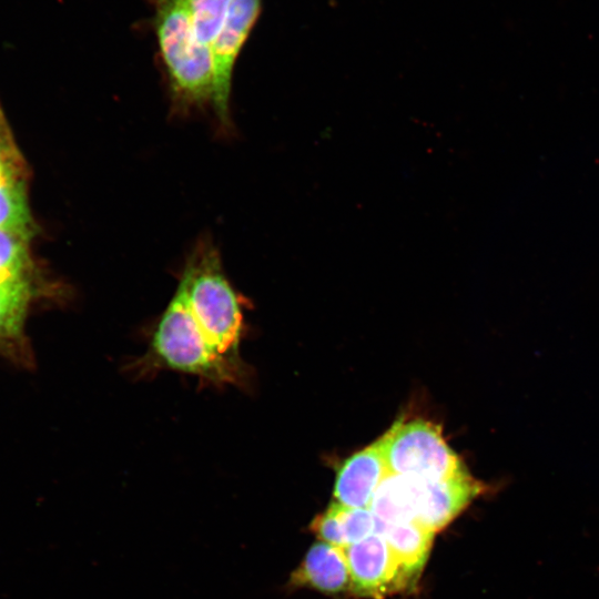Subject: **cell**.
Masks as SVG:
<instances>
[{"mask_svg": "<svg viewBox=\"0 0 599 599\" xmlns=\"http://www.w3.org/2000/svg\"><path fill=\"white\" fill-rule=\"evenodd\" d=\"M244 300L229 281L216 246L201 240L189 255L176 290L152 324L145 351L125 370L136 379L171 370L215 388L252 386L244 361Z\"/></svg>", "mask_w": 599, "mask_h": 599, "instance_id": "1", "label": "cell"}, {"mask_svg": "<svg viewBox=\"0 0 599 599\" xmlns=\"http://www.w3.org/2000/svg\"><path fill=\"white\" fill-rule=\"evenodd\" d=\"M484 489L467 467L440 480L389 474L375 491L369 508L384 522L414 521L435 532L448 525Z\"/></svg>", "mask_w": 599, "mask_h": 599, "instance_id": "2", "label": "cell"}, {"mask_svg": "<svg viewBox=\"0 0 599 599\" xmlns=\"http://www.w3.org/2000/svg\"><path fill=\"white\" fill-rule=\"evenodd\" d=\"M155 33L175 109L183 112L212 103L211 49L195 37L183 0H159Z\"/></svg>", "mask_w": 599, "mask_h": 599, "instance_id": "3", "label": "cell"}, {"mask_svg": "<svg viewBox=\"0 0 599 599\" xmlns=\"http://www.w3.org/2000/svg\"><path fill=\"white\" fill-rule=\"evenodd\" d=\"M382 437L389 474L440 480L466 467L432 422L397 420Z\"/></svg>", "mask_w": 599, "mask_h": 599, "instance_id": "4", "label": "cell"}, {"mask_svg": "<svg viewBox=\"0 0 599 599\" xmlns=\"http://www.w3.org/2000/svg\"><path fill=\"white\" fill-rule=\"evenodd\" d=\"M262 8V0H232L225 22L211 44L214 72L212 105L219 124L229 130L230 95L235 61L254 27Z\"/></svg>", "mask_w": 599, "mask_h": 599, "instance_id": "5", "label": "cell"}, {"mask_svg": "<svg viewBox=\"0 0 599 599\" xmlns=\"http://www.w3.org/2000/svg\"><path fill=\"white\" fill-rule=\"evenodd\" d=\"M351 589L361 597L384 598L410 588L415 582L405 572L379 534L344 548Z\"/></svg>", "mask_w": 599, "mask_h": 599, "instance_id": "6", "label": "cell"}, {"mask_svg": "<svg viewBox=\"0 0 599 599\" xmlns=\"http://www.w3.org/2000/svg\"><path fill=\"white\" fill-rule=\"evenodd\" d=\"M389 475L383 437L346 458L338 467L335 502L352 508H369L375 491Z\"/></svg>", "mask_w": 599, "mask_h": 599, "instance_id": "7", "label": "cell"}, {"mask_svg": "<svg viewBox=\"0 0 599 599\" xmlns=\"http://www.w3.org/2000/svg\"><path fill=\"white\" fill-rule=\"evenodd\" d=\"M351 586L344 548L327 542L313 545L300 566L291 573L287 589L302 587L335 593Z\"/></svg>", "mask_w": 599, "mask_h": 599, "instance_id": "8", "label": "cell"}, {"mask_svg": "<svg viewBox=\"0 0 599 599\" xmlns=\"http://www.w3.org/2000/svg\"><path fill=\"white\" fill-rule=\"evenodd\" d=\"M377 518L370 508H352L332 502L309 529L324 542L346 548L376 531Z\"/></svg>", "mask_w": 599, "mask_h": 599, "instance_id": "9", "label": "cell"}, {"mask_svg": "<svg viewBox=\"0 0 599 599\" xmlns=\"http://www.w3.org/2000/svg\"><path fill=\"white\" fill-rule=\"evenodd\" d=\"M375 534L385 538L399 565L416 582L428 558L435 532L418 522H384L377 518Z\"/></svg>", "mask_w": 599, "mask_h": 599, "instance_id": "10", "label": "cell"}, {"mask_svg": "<svg viewBox=\"0 0 599 599\" xmlns=\"http://www.w3.org/2000/svg\"><path fill=\"white\" fill-rule=\"evenodd\" d=\"M0 230L30 240L34 225L29 211L24 180L0 183Z\"/></svg>", "mask_w": 599, "mask_h": 599, "instance_id": "11", "label": "cell"}, {"mask_svg": "<svg viewBox=\"0 0 599 599\" xmlns=\"http://www.w3.org/2000/svg\"><path fill=\"white\" fill-rule=\"evenodd\" d=\"M32 294L30 282L0 285V343L21 335Z\"/></svg>", "mask_w": 599, "mask_h": 599, "instance_id": "12", "label": "cell"}, {"mask_svg": "<svg viewBox=\"0 0 599 599\" xmlns=\"http://www.w3.org/2000/svg\"><path fill=\"white\" fill-rule=\"evenodd\" d=\"M29 238L0 230V285L30 282Z\"/></svg>", "mask_w": 599, "mask_h": 599, "instance_id": "13", "label": "cell"}, {"mask_svg": "<svg viewBox=\"0 0 599 599\" xmlns=\"http://www.w3.org/2000/svg\"><path fill=\"white\" fill-rule=\"evenodd\" d=\"M197 40L211 47L227 17L232 0H183Z\"/></svg>", "mask_w": 599, "mask_h": 599, "instance_id": "14", "label": "cell"}, {"mask_svg": "<svg viewBox=\"0 0 599 599\" xmlns=\"http://www.w3.org/2000/svg\"><path fill=\"white\" fill-rule=\"evenodd\" d=\"M24 163L0 110V183L24 180Z\"/></svg>", "mask_w": 599, "mask_h": 599, "instance_id": "15", "label": "cell"}]
</instances>
